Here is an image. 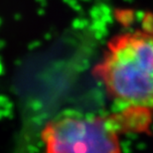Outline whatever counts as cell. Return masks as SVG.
<instances>
[{
  "label": "cell",
  "mask_w": 153,
  "mask_h": 153,
  "mask_svg": "<svg viewBox=\"0 0 153 153\" xmlns=\"http://www.w3.org/2000/svg\"><path fill=\"white\" fill-rule=\"evenodd\" d=\"M94 75L122 111H153V32L119 33L106 44Z\"/></svg>",
  "instance_id": "obj_1"
},
{
  "label": "cell",
  "mask_w": 153,
  "mask_h": 153,
  "mask_svg": "<svg viewBox=\"0 0 153 153\" xmlns=\"http://www.w3.org/2000/svg\"><path fill=\"white\" fill-rule=\"evenodd\" d=\"M114 116L68 112L43 127V153H121Z\"/></svg>",
  "instance_id": "obj_2"
}]
</instances>
